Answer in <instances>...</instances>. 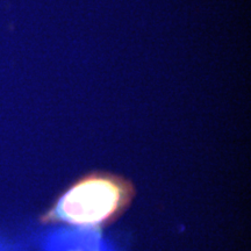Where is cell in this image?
<instances>
[{
	"label": "cell",
	"mask_w": 251,
	"mask_h": 251,
	"mask_svg": "<svg viewBox=\"0 0 251 251\" xmlns=\"http://www.w3.org/2000/svg\"><path fill=\"white\" fill-rule=\"evenodd\" d=\"M136 187L124 176L92 171L78 177L63 191L41 218L43 224L102 229L129 208Z\"/></svg>",
	"instance_id": "1"
}]
</instances>
